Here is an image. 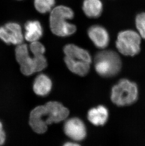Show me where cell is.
<instances>
[{
	"label": "cell",
	"instance_id": "6da1fadb",
	"mask_svg": "<svg viewBox=\"0 0 145 146\" xmlns=\"http://www.w3.org/2000/svg\"><path fill=\"white\" fill-rule=\"evenodd\" d=\"M69 112L67 108L56 101H51L34 108L30 113L29 125L34 132L45 133L48 125L66 119Z\"/></svg>",
	"mask_w": 145,
	"mask_h": 146
},
{
	"label": "cell",
	"instance_id": "7a4b0ae2",
	"mask_svg": "<svg viewBox=\"0 0 145 146\" xmlns=\"http://www.w3.org/2000/svg\"><path fill=\"white\" fill-rule=\"evenodd\" d=\"M74 11L69 7L60 5L52 9L49 16V26L54 34L65 37L71 36L76 31V27L67 21L74 18Z\"/></svg>",
	"mask_w": 145,
	"mask_h": 146
},
{
	"label": "cell",
	"instance_id": "3957f363",
	"mask_svg": "<svg viewBox=\"0 0 145 146\" xmlns=\"http://www.w3.org/2000/svg\"><path fill=\"white\" fill-rule=\"evenodd\" d=\"M96 72L103 77H112L119 73L122 68L120 57L115 51L105 50L96 54L94 58Z\"/></svg>",
	"mask_w": 145,
	"mask_h": 146
},
{
	"label": "cell",
	"instance_id": "277c9868",
	"mask_svg": "<svg viewBox=\"0 0 145 146\" xmlns=\"http://www.w3.org/2000/svg\"><path fill=\"white\" fill-rule=\"evenodd\" d=\"M138 89L136 84L126 79H122L113 87L111 100L117 106H129L137 101Z\"/></svg>",
	"mask_w": 145,
	"mask_h": 146
},
{
	"label": "cell",
	"instance_id": "5b68a950",
	"mask_svg": "<svg viewBox=\"0 0 145 146\" xmlns=\"http://www.w3.org/2000/svg\"><path fill=\"white\" fill-rule=\"evenodd\" d=\"M141 41L138 32L132 30L122 31L118 35L116 48L123 55L133 56L140 52Z\"/></svg>",
	"mask_w": 145,
	"mask_h": 146
},
{
	"label": "cell",
	"instance_id": "8992f818",
	"mask_svg": "<svg viewBox=\"0 0 145 146\" xmlns=\"http://www.w3.org/2000/svg\"><path fill=\"white\" fill-rule=\"evenodd\" d=\"M0 39L7 44L17 46L23 43L25 38L20 25L10 22L0 27Z\"/></svg>",
	"mask_w": 145,
	"mask_h": 146
},
{
	"label": "cell",
	"instance_id": "52a82bcc",
	"mask_svg": "<svg viewBox=\"0 0 145 146\" xmlns=\"http://www.w3.org/2000/svg\"><path fill=\"white\" fill-rule=\"evenodd\" d=\"M65 133L74 141H82L86 136V129L82 120L77 118L67 120L64 126Z\"/></svg>",
	"mask_w": 145,
	"mask_h": 146
},
{
	"label": "cell",
	"instance_id": "ba28073f",
	"mask_svg": "<svg viewBox=\"0 0 145 146\" xmlns=\"http://www.w3.org/2000/svg\"><path fill=\"white\" fill-rule=\"evenodd\" d=\"M89 37L96 47L104 49L108 46L109 36L107 30L100 25H94L88 31Z\"/></svg>",
	"mask_w": 145,
	"mask_h": 146
},
{
	"label": "cell",
	"instance_id": "9c48e42d",
	"mask_svg": "<svg viewBox=\"0 0 145 146\" xmlns=\"http://www.w3.org/2000/svg\"><path fill=\"white\" fill-rule=\"evenodd\" d=\"M24 38L30 43L38 41L43 35V29L39 21H28L25 24Z\"/></svg>",
	"mask_w": 145,
	"mask_h": 146
},
{
	"label": "cell",
	"instance_id": "30bf717a",
	"mask_svg": "<svg viewBox=\"0 0 145 146\" xmlns=\"http://www.w3.org/2000/svg\"><path fill=\"white\" fill-rule=\"evenodd\" d=\"M52 88V82L46 75L41 74L36 77L33 84L34 92L40 96L47 95Z\"/></svg>",
	"mask_w": 145,
	"mask_h": 146
},
{
	"label": "cell",
	"instance_id": "8fae6325",
	"mask_svg": "<svg viewBox=\"0 0 145 146\" xmlns=\"http://www.w3.org/2000/svg\"><path fill=\"white\" fill-rule=\"evenodd\" d=\"M108 117V110L103 106L92 108L88 113V120L94 125H103L107 121Z\"/></svg>",
	"mask_w": 145,
	"mask_h": 146
},
{
	"label": "cell",
	"instance_id": "7c38bea8",
	"mask_svg": "<svg viewBox=\"0 0 145 146\" xmlns=\"http://www.w3.org/2000/svg\"><path fill=\"white\" fill-rule=\"evenodd\" d=\"M64 61L69 70L76 74L84 76L89 72L90 64L89 62L67 56L65 57Z\"/></svg>",
	"mask_w": 145,
	"mask_h": 146
},
{
	"label": "cell",
	"instance_id": "4fadbf2b",
	"mask_svg": "<svg viewBox=\"0 0 145 146\" xmlns=\"http://www.w3.org/2000/svg\"><path fill=\"white\" fill-rule=\"evenodd\" d=\"M64 52L67 56L84 61L90 64L92 62V58L89 52L74 44H67L64 48Z\"/></svg>",
	"mask_w": 145,
	"mask_h": 146
},
{
	"label": "cell",
	"instance_id": "5bb4252c",
	"mask_svg": "<svg viewBox=\"0 0 145 146\" xmlns=\"http://www.w3.org/2000/svg\"><path fill=\"white\" fill-rule=\"evenodd\" d=\"M82 10L89 18H98L102 12V3L100 0H84L82 4Z\"/></svg>",
	"mask_w": 145,
	"mask_h": 146
},
{
	"label": "cell",
	"instance_id": "9a60e30c",
	"mask_svg": "<svg viewBox=\"0 0 145 146\" xmlns=\"http://www.w3.org/2000/svg\"><path fill=\"white\" fill-rule=\"evenodd\" d=\"M55 3V0H34V7L41 13H46L51 11Z\"/></svg>",
	"mask_w": 145,
	"mask_h": 146
},
{
	"label": "cell",
	"instance_id": "2e32d148",
	"mask_svg": "<svg viewBox=\"0 0 145 146\" xmlns=\"http://www.w3.org/2000/svg\"><path fill=\"white\" fill-rule=\"evenodd\" d=\"M135 24L138 34L142 38L145 39V13H141L137 15Z\"/></svg>",
	"mask_w": 145,
	"mask_h": 146
},
{
	"label": "cell",
	"instance_id": "e0dca14e",
	"mask_svg": "<svg viewBox=\"0 0 145 146\" xmlns=\"http://www.w3.org/2000/svg\"><path fill=\"white\" fill-rule=\"evenodd\" d=\"M29 48L33 54H44L45 52V47L38 41L31 42L29 46Z\"/></svg>",
	"mask_w": 145,
	"mask_h": 146
},
{
	"label": "cell",
	"instance_id": "ac0fdd59",
	"mask_svg": "<svg viewBox=\"0 0 145 146\" xmlns=\"http://www.w3.org/2000/svg\"><path fill=\"white\" fill-rule=\"evenodd\" d=\"M6 139V134L3 130V125L1 121H0V146L3 145Z\"/></svg>",
	"mask_w": 145,
	"mask_h": 146
},
{
	"label": "cell",
	"instance_id": "d6986e66",
	"mask_svg": "<svg viewBox=\"0 0 145 146\" xmlns=\"http://www.w3.org/2000/svg\"><path fill=\"white\" fill-rule=\"evenodd\" d=\"M79 144L76 143H72V142H67V143L65 144L64 146H79Z\"/></svg>",
	"mask_w": 145,
	"mask_h": 146
},
{
	"label": "cell",
	"instance_id": "ffe728a7",
	"mask_svg": "<svg viewBox=\"0 0 145 146\" xmlns=\"http://www.w3.org/2000/svg\"><path fill=\"white\" fill-rule=\"evenodd\" d=\"M18 1H21V0H18Z\"/></svg>",
	"mask_w": 145,
	"mask_h": 146
}]
</instances>
